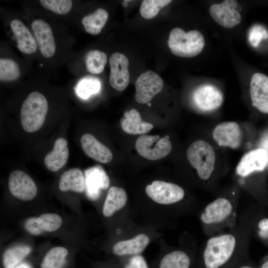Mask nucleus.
<instances>
[{
  "instance_id": "f257e3e1",
  "label": "nucleus",
  "mask_w": 268,
  "mask_h": 268,
  "mask_svg": "<svg viewBox=\"0 0 268 268\" xmlns=\"http://www.w3.org/2000/svg\"><path fill=\"white\" fill-rule=\"evenodd\" d=\"M236 240L225 234L209 238L202 253V268H232L240 262L236 254Z\"/></svg>"
},
{
  "instance_id": "f03ea898",
  "label": "nucleus",
  "mask_w": 268,
  "mask_h": 268,
  "mask_svg": "<svg viewBox=\"0 0 268 268\" xmlns=\"http://www.w3.org/2000/svg\"><path fill=\"white\" fill-rule=\"evenodd\" d=\"M48 110V101L43 94L38 91L29 93L20 110V122L23 130L28 133L39 130L44 123Z\"/></svg>"
},
{
  "instance_id": "7ed1b4c3",
  "label": "nucleus",
  "mask_w": 268,
  "mask_h": 268,
  "mask_svg": "<svg viewBox=\"0 0 268 268\" xmlns=\"http://www.w3.org/2000/svg\"><path fill=\"white\" fill-rule=\"evenodd\" d=\"M205 40L202 34L198 30L188 32L179 27L170 32L168 45L175 55L183 58H192L199 55L203 49Z\"/></svg>"
},
{
  "instance_id": "20e7f679",
  "label": "nucleus",
  "mask_w": 268,
  "mask_h": 268,
  "mask_svg": "<svg viewBox=\"0 0 268 268\" xmlns=\"http://www.w3.org/2000/svg\"><path fill=\"white\" fill-rule=\"evenodd\" d=\"M187 156L201 179L206 180L210 177L214 168L215 155L207 142L199 140L192 143L187 150Z\"/></svg>"
},
{
  "instance_id": "39448f33",
  "label": "nucleus",
  "mask_w": 268,
  "mask_h": 268,
  "mask_svg": "<svg viewBox=\"0 0 268 268\" xmlns=\"http://www.w3.org/2000/svg\"><path fill=\"white\" fill-rule=\"evenodd\" d=\"M135 149L142 157L157 160L168 155L172 148L170 141L158 135L142 134L135 141Z\"/></svg>"
},
{
  "instance_id": "423d86ee",
  "label": "nucleus",
  "mask_w": 268,
  "mask_h": 268,
  "mask_svg": "<svg viewBox=\"0 0 268 268\" xmlns=\"http://www.w3.org/2000/svg\"><path fill=\"white\" fill-rule=\"evenodd\" d=\"M145 193L154 202L161 204H171L182 200L185 195L179 186L163 181L156 180L145 188Z\"/></svg>"
},
{
  "instance_id": "0eeeda50",
  "label": "nucleus",
  "mask_w": 268,
  "mask_h": 268,
  "mask_svg": "<svg viewBox=\"0 0 268 268\" xmlns=\"http://www.w3.org/2000/svg\"><path fill=\"white\" fill-rule=\"evenodd\" d=\"M136 101L142 104L149 103L163 87L161 77L156 72L148 70L141 74L135 83Z\"/></svg>"
},
{
  "instance_id": "6e6552de",
  "label": "nucleus",
  "mask_w": 268,
  "mask_h": 268,
  "mask_svg": "<svg viewBox=\"0 0 268 268\" xmlns=\"http://www.w3.org/2000/svg\"><path fill=\"white\" fill-rule=\"evenodd\" d=\"M192 99L195 107L200 111L210 112L218 109L222 104L223 96L216 86L205 84L194 91Z\"/></svg>"
},
{
  "instance_id": "1a4fd4ad",
  "label": "nucleus",
  "mask_w": 268,
  "mask_h": 268,
  "mask_svg": "<svg viewBox=\"0 0 268 268\" xmlns=\"http://www.w3.org/2000/svg\"><path fill=\"white\" fill-rule=\"evenodd\" d=\"M236 0H225L223 2L210 6L209 13L212 19L225 28H231L239 24L242 19L237 9Z\"/></svg>"
},
{
  "instance_id": "9d476101",
  "label": "nucleus",
  "mask_w": 268,
  "mask_h": 268,
  "mask_svg": "<svg viewBox=\"0 0 268 268\" xmlns=\"http://www.w3.org/2000/svg\"><path fill=\"white\" fill-rule=\"evenodd\" d=\"M8 188L14 197L24 201L32 200L37 194L34 181L27 174L21 170H15L10 174Z\"/></svg>"
},
{
  "instance_id": "9b49d317",
  "label": "nucleus",
  "mask_w": 268,
  "mask_h": 268,
  "mask_svg": "<svg viewBox=\"0 0 268 268\" xmlns=\"http://www.w3.org/2000/svg\"><path fill=\"white\" fill-rule=\"evenodd\" d=\"M109 65V83L111 86L118 91H123L130 81L128 58L123 54L114 53L110 57Z\"/></svg>"
},
{
  "instance_id": "f8f14e48",
  "label": "nucleus",
  "mask_w": 268,
  "mask_h": 268,
  "mask_svg": "<svg viewBox=\"0 0 268 268\" xmlns=\"http://www.w3.org/2000/svg\"><path fill=\"white\" fill-rule=\"evenodd\" d=\"M31 28L42 55L46 58L52 57L56 51V45L52 29L50 25L41 19L31 23Z\"/></svg>"
},
{
  "instance_id": "ddd939ff",
  "label": "nucleus",
  "mask_w": 268,
  "mask_h": 268,
  "mask_svg": "<svg viewBox=\"0 0 268 268\" xmlns=\"http://www.w3.org/2000/svg\"><path fill=\"white\" fill-rule=\"evenodd\" d=\"M212 137L219 146L236 149L241 145L242 132L237 123L225 122L215 127L212 132Z\"/></svg>"
},
{
  "instance_id": "4468645a",
  "label": "nucleus",
  "mask_w": 268,
  "mask_h": 268,
  "mask_svg": "<svg viewBox=\"0 0 268 268\" xmlns=\"http://www.w3.org/2000/svg\"><path fill=\"white\" fill-rule=\"evenodd\" d=\"M250 93L252 106L268 114V76L260 72L254 73L250 81Z\"/></svg>"
},
{
  "instance_id": "2eb2a0df",
  "label": "nucleus",
  "mask_w": 268,
  "mask_h": 268,
  "mask_svg": "<svg viewBox=\"0 0 268 268\" xmlns=\"http://www.w3.org/2000/svg\"><path fill=\"white\" fill-rule=\"evenodd\" d=\"M85 192L88 198L97 200L101 190H107L110 184V179L100 165L90 167L85 171Z\"/></svg>"
},
{
  "instance_id": "dca6fc26",
  "label": "nucleus",
  "mask_w": 268,
  "mask_h": 268,
  "mask_svg": "<svg viewBox=\"0 0 268 268\" xmlns=\"http://www.w3.org/2000/svg\"><path fill=\"white\" fill-rule=\"evenodd\" d=\"M268 162V154L265 149L258 148L252 150L241 158L236 171L238 175L245 177L254 171H263Z\"/></svg>"
},
{
  "instance_id": "f3484780",
  "label": "nucleus",
  "mask_w": 268,
  "mask_h": 268,
  "mask_svg": "<svg viewBox=\"0 0 268 268\" xmlns=\"http://www.w3.org/2000/svg\"><path fill=\"white\" fill-rule=\"evenodd\" d=\"M232 205L227 199L219 198L209 203L201 215L205 224L217 223L225 220L232 211Z\"/></svg>"
},
{
  "instance_id": "a211bd4d",
  "label": "nucleus",
  "mask_w": 268,
  "mask_h": 268,
  "mask_svg": "<svg viewBox=\"0 0 268 268\" xmlns=\"http://www.w3.org/2000/svg\"><path fill=\"white\" fill-rule=\"evenodd\" d=\"M82 148L85 153L94 160L103 163L111 161L113 154L110 149L90 134H83L80 138Z\"/></svg>"
},
{
  "instance_id": "6ab92c4d",
  "label": "nucleus",
  "mask_w": 268,
  "mask_h": 268,
  "mask_svg": "<svg viewBox=\"0 0 268 268\" xmlns=\"http://www.w3.org/2000/svg\"><path fill=\"white\" fill-rule=\"evenodd\" d=\"M10 26L17 40L19 51L28 55L34 53L37 50V43L27 27L17 19L11 20Z\"/></svg>"
},
{
  "instance_id": "aec40b11",
  "label": "nucleus",
  "mask_w": 268,
  "mask_h": 268,
  "mask_svg": "<svg viewBox=\"0 0 268 268\" xmlns=\"http://www.w3.org/2000/svg\"><path fill=\"white\" fill-rule=\"evenodd\" d=\"M67 140L63 137L55 141L53 150L45 157L44 162L46 168L52 172H56L66 164L69 156Z\"/></svg>"
},
{
  "instance_id": "412c9836",
  "label": "nucleus",
  "mask_w": 268,
  "mask_h": 268,
  "mask_svg": "<svg viewBox=\"0 0 268 268\" xmlns=\"http://www.w3.org/2000/svg\"><path fill=\"white\" fill-rule=\"evenodd\" d=\"M149 237L139 234L134 237L116 243L112 248L113 253L119 256L136 255L141 253L148 245Z\"/></svg>"
},
{
  "instance_id": "4be33fe9",
  "label": "nucleus",
  "mask_w": 268,
  "mask_h": 268,
  "mask_svg": "<svg viewBox=\"0 0 268 268\" xmlns=\"http://www.w3.org/2000/svg\"><path fill=\"white\" fill-rule=\"evenodd\" d=\"M120 123L123 130L130 134H144L153 128L152 124L142 121L140 114L134 109L125 112Z\"/></svg>"
},
{
  "instance_id": "5701e85b",
  "label": "nucleus",
  "mask_w": 268,
  "mask_h": 268,
  "mask_svg": "<svg viewBox=\"0 0 268 268\" xmlns=\"http://www.w3.org/2000/svg\"><path fill=\"white\" fill-rule=\"evenodd\" d=\"M85 177L80 169L71 168L64 172L61 175L59 188L62 192L71 191L81 193L85 190Z\"/></svg>"
},
{
  "instance_id": "b1692460",
  "label": "nucleus",
  "mask_w": 268,
  "mask_h": 268,
  "mask_svg": "<svg viewBox=\"0 0 268 268\" xmlns=\"http://www.w3.org/2000/svg\"><path fill=\"white\" fill-rule=\"evenodd\" d=\"M127 201L125 190L121 188L112 186L109 189L102 212L104 216L108 217L125 206Z\"/></svg>"
},
{
  "instance_id": "393cba45",
  "label": "nucleus",
  "mask_w": 268,
  "mask_h": 268,
  "mask_svg": "<svg viewBox=\"0 0 268 268\" xmlns=\"http://www.w3.org/2000/svg\"><path fill=\"white\" fill-rule=\"evenodd\" d=\"M108 18L109 14L107 10L99 8L84 16L81 20V23L86 32L95 35L101 32Z\"/></svg>"
},
{
  "instance_id": "a878e982",
  "label": "nucleus",
  "mask_w": 268,
  "mask_h": 268,
  "mask_svg": "<svg viewBox=\"0 0 268 268\" xmlns=\"http://www.w3.org/2000/svg\"><path fill=\"white\" fill-rule=\"evenodd\" d=\"M191 264V258L186 252L176 250L162 258L159 268H190Z\"/></svg>"
},
{
  "instance_id": "bb28decb",
  "label": "nucleus",
  "mask_w": 268,
  "mask_h": 268,
  "mask_svg": "<svg viewBox=\"0 0 268 268\" xmlns=\"http://www.w3.org/2000/svg\"><path fill=\"white\" fill-rule=\"evenodd\" d=\"M31 252L27 246H15L7 249L2 257L3 265L5 268L16 267Z\"/></svg>"
},
{
  "instance_id": "cd10ccee",
  "label": "nucleus",
  "mask_w": 268,
  "mask_h": 268,
  "mask_svg": "<svg viewBox=\"0 0 268 268\" xmlns=\"http://www.w3.org/2000/svg\"><path fill=\"white\" fill-rule=\"evenodd\" d=\"M67 250L62 247H55L46 254L41 264V268H61L65 263Z\"/></svg>"
},
{
  "instance_id": "c85d7f7f",
  "label": "nucleus",
  "mask_w": 268,
  "mask_h": 268,
  "mask_svg": "<svg viewBox=\"0 0 268 268\" xmlns=\"http://www.w3.org/2000/svg\"><path fill=\"white\" fill-rule=\"evenodd\" d=\"M107 62L106 53L98 50L89 51L85 57L86 69L92 74L101 73L104 70Z\"/></svg>"
},
{
  "instance_id": "c756f323",
  "label": "nucleus",
  "mask_w": 268,
  "mask_h": 268,
  "mask_svg": "<svg viewBox=\"0 0 268 268\" xmlns=\"http://www.w3.org/2000/svg\"><path fill=\"white\" fill-rule=\"evenodd\" d=\"M20 69L16 62L9 58L0 59V80L10 82L17 80L20 75Z\"/></svg>"
},
{
  "instance_id": "7c9ffc66",
  "label": "nucleus",
  "mask_w": 268,
  "mask_h": 268,
  "mask_svg": "<svg viewBox=\"0 0 268 268\" xmlns=\"http://www.w3.org/2000/svg\"><path fill=\"white\" fill-rule=\"evenodd\" d=\"M100 88L101 83L98 79L87 76L79 81L76 87V92L79 97L87 99L91 95L98 92Z\"/></svg>"
},
{
  "instance_id": "2f4dec72",
  "label": "nucleus",
  "mask_w": 268,
  "mask_h": 268,
  "mask_svg": "<svg viewBox=\"0 0 268 268\" xmlns=\"http://www.w3.org/2000/svg\"><path fill=\"white\" fill-rule=\"evenodd\" d=\"M171 1L170 0H144L140 6V13L145 19L153 18L157 15L161 8Z\"/></svg>"
},
{
  "instance_id": "473e14b6",
  "label": "nucleus",
  "mask_w": 268,
  "mask_h": 268,
  "mask_svg": "<svg viewBox=\"0 0 268 268\" xmlns=\"http://www.w3.org/2000/svg\"><path fill=\"white\" fill-rule=\"evenodd\" d=\"M39 2L45 8L59 15L67 13L73 4L70 0H40Z\"/></svg>"
},
{
  "instance_id": "72a5a7b5",
  "label": "nucleus",
  "mask_w": 268,
  "mask_h": 268,
  "mask_svg": "<svg viewBox=\"0 0 268 268\" xmlns=\"http://www.w3.org/2000/svg\"><path fill=\"white\" fill-rule=\"evenodd\" d=\"M39 218L44 231L48 232L56 231L62 224L61 217L56 213H44Z\"/></svg>"
},
{
  "instance_id": "f704fd0d",
  "label": "nucleus",
  "mask_w": 268,
  "mask_h": 268,
  "mask_svg": "<svg viewBox=\"0 0 268 268\" xmlns=\"http://www.w3.org/2000/svg\"><path fill=\"white\" fill-rule=\"evenodd\" d=\"M248 39L250 44L257 47L263 40L268 39V31L262 25H254L249 30Z\"/></svg>"
},
{
  "instance_id": "c9c22d12",
  "label": "nucleus",
  "mask_w": 268,
  "mask_h": 268,
  "mask_svg": "<svg viewBox=\"0 0 268 268\" xmlns=\"http://www.w3.org/2000/svg\"><path fill=\"white\" fill-rule=\"evenodd\" d=\"M24 226L26 230L34 235H39L44 232L39 217L28 218L26 221Z\"/></svg>"
},
{
  "instance_id": "e433bc0d",
  "label": "nucleus",
  "mask_w": 268,
  "mask_h": 268,
  "mask_svg": "<svg viewBox=\"0 0 268 268\" xmlns=\"http://www.w3.org/2000/svg\"><path fill=\"white\" fill-rule=\"evenodd\" d=\"M125 268H148L144 257L140 255L132 256L125 266Z\"/></svg>"
},
{
  "instance_id": "4c0bfd02",
  "label": "nucleus",
  "mask_w": 268,
  "mask_h": 268,
  "mask_svg": "<svg viewBox=\"0 0 268 268\" xmlns=\"http://www.w3.org/2000/svg\"><path fill=\"white\" fill-rule=\"evenodd\" d=\"M259 234L262 238H268V219H262L258 224Z\"/></svg>"
},
{
  "instance_id": "58836bf2",
  "label": "nucleus",
  "mask_w": 268,
  "mask_h": 268,
  "mask_svg": "<svg viewBox=\"0 0 268 268\" xmlns=\"http://www.w3.org/2000/svg\"><path fill=\"white\" fill-rule=\"evenodd\" d=\"M232 268H254V267L250 264L246 263V262H242Z\"/></svg>"
},
{
  "instance_id": "ea45409f",
  "label": "nucleus",
  "mask_w": 268,
  "mask_h": 268,
  "mask_svg": "<svg viewBox=\"0 0 268 268\" xmlns=\"http://www.w3.org/2000/svg\"><path fill=\"white\" fill-rule=\"evenodd\" d=\"M14 268H32L27 263H22L16 266Z\"/></svg>"
},
{
  "instance_id": "a19ab883",
  "label": "nucleus",
  "mask_w": 268,
  "mask_h": 268,
  "mask_svg": "<svg viewBox=\"0 0 268 268\" xmlns=\"http://www.w3.org/2000/svg\"><path fill=\"white\" fill-rule=\"evenodd\" d=\"M261 268H268V260L263 263Z\"/></svg>"
},
{
  "instance_id": "79ce46f5",
  "label": "nucleus",
  "mask_w": 268,
  "mask_h": 268,
  "mask_svg": "<svg viewBox=\"0 0 268 268\" xmlns=\"http://www.w3.org/2000/svg\"><path fill=\"white\" fill-rule=\"evenodd\" d=\"M128 3L127 0H124L122 3V5L125 7H127L128 6Z\"/></svg>"
},
{
  "instance_id": "37998d69",
  "label": "nucleus",
  "mask_w": 268,
  "mask_h": 268,
  "mask_svg": "<svg viewBox=\"0 0 268 268\" xmlns=\"http://www.w3.org/2000/svg\"><path fill=\"white\" fill-rule=\"evenodd\" d=\"M165 137L166 138L168 139H169V136H168V135L165 136Z\"/></svg>"
},
{
  "instance_id": "c03bdc74",
  "label": "nucleus",
  "mask_w": 268,
  "mask_h": 268,
  "mask_svg": "<svg viewBox=\"0 0 268 268\" xmlns=\"http://www.w3.org/2000/svg\"><path fill=\"white\" fill-rule=\"evenodd\" d=\"M147 105H148V106H151V103H148Z\"/></svg>"
}]
</instances>
